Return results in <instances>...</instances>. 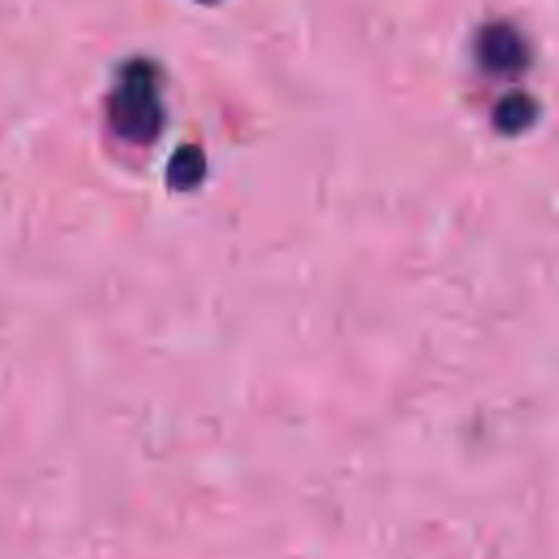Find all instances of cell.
<instances>
[{
  "label": "cell",
  "mask_w": 559,
  "mask_h": 559,
  "mask_svg": "<svg viewBox=\"0 0 559 559\" xmlns=\"http://www.w3.org/2000/svg\"><path fill=\"white\" fill-rule=\"evenodd\" d=\"M107 120L129 142L146 144L162 131L164 107L153 63L133 59L120 70L107 96Z\"/></svg>",
  "instance_id": "1"
},
{
  "label": "cell",
  "mask_w": 559,
  "mask_h": 559,
  "mask_svg": "<svg viewBox=\"0 0 559 559\" xmlns=\"http://www.w3.org/2000/svg\"><path fill=\"white\" fill-rule=\"evenodd\" d=\"M478 57L493 72H513L524 66L522 35L507 22H491L478 35Z\"/></svg>",
  "instance_id": "2"
},
{
  "label": "cell",
  "mask_w": 559,
  "mask_h": 559,
  "mask_svg": "<svg viewBox=\"0 0 559 559\" xmlns=\"http://www.w3.org/2000/svg\"><path fill=\"white\" fill-rule=\"evenodd\" d=\"M205 168H207V162H205L203 148L197 144H181L168 159L166 177L170 188L190 190L203 179Z\"/></svg>",
  "instance_id": "3"
},
{
  "label": "cell",
  "mask_w": 559,
  "mask_h": 559,
  "mask_svg": "<svg viewBox=\"0 0 559 559\" xmlns=\"http://www.w3.org/2000/svg\"><path fill=\"white\" fill-rule=\"evenodd\" d=\"M537 116V103L522 92L507 94L493 109V122L504 133H518Z\"/></svg>",
  "instance_id": "4"
}]
</instances>
